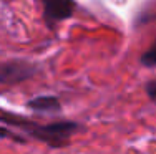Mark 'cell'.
<instances>
[{
	"instance_id": "6da1fadb",
	"label": "cell",
	"mask_w": 156,
	"mask_h": 154,
	"mask_svg": "<svg viewBox=\"0 0 156 154\" xmlns=\"http://www.w3.org/2000/svg\"><path fill=\"white\" fill-rule=\"evenodd\" d=\"M0 121L10 124V126L18 128L27 136L38 139L42 142H47L51 148H63V146H66L70 138L80 129V126L76 123H72V121L53 123V124H38V123H33V121H28L27 118L10 115V113H5V111H0Z\"/></svg>"
},
{
	"instance_id": "7a4b0ae2",
	"label": "cell",
	"mask_w": 156,
	"mask_h": 154,
	"mask_svg": "<svg viewBox=\"0 0 156 154\" xmlns=\"http://www.w3.org/2000/svg\"><path fill=\"white\" fill-rule=\"evenodd\" d=\"M37 73V67L33 63L23 60H12L0 63V83L5 85H17L25 80L32 78Z\"/></svg>"
},
{
	"instance_id": "3957f363",
	"label": "cell",
	"mask_w": 156,
	"mask_h": 154,
	"mask_svg": "<svg viewBox=\"0 0 156 154\" xmlns=\"http://www.w3.org/2000/svg\"><path fill=\"white\" fill-rule=\"evenodd\" d=\"M45 5V15L50 22H58L72 17L75 10L73 0H43Z\"/></svg>"
},
{
	"instance_id": "277c9868",
	"label": "cell",
	"mask_w": 156,
	"mask_h": 154,
	"mask_svg": "<svg viewBox=\"0 0 156 154\" xmlns=\"http://www.w3.org/2000/svg\"><path fill=\"white\" fill-rule=\"evenodd\" d=\"M28 108L35 109V111H58L60 109V101L55 96H37L27 103Z\"/></svg>"
},
{
	"instance_id": "5b68a950",
	"label": "cell",
	"mask_w": 156,
	"mask_h": 154,
	"mask_svg": "<svg viewBox=\"0 0 156 154\" xmlns=\"http://www.w3.org/2000/svg\"><path fill=\"white\" fill-rule=\"evenodd\" d=\"M141 65H143V67H148V68L156 67V42L143 53V56H141Z\"/></svg>"
},
{
	"instance_id": "8992f818",
	"label": "cell",
	"mask_w": 156,
	"mask_h": 154,
	"mask_svg": "<svg viewBox=\"0 0 156 154\" xmlns=\"http://www.w3.org/2000/svg\"><path fill=\"white\" fill-rule=\"evenodd\" d=\"M144 90H146L148 96H150L153 101H156V80H151V81H148L146 86H144Z\"/></svg>"
}]
</instances>
